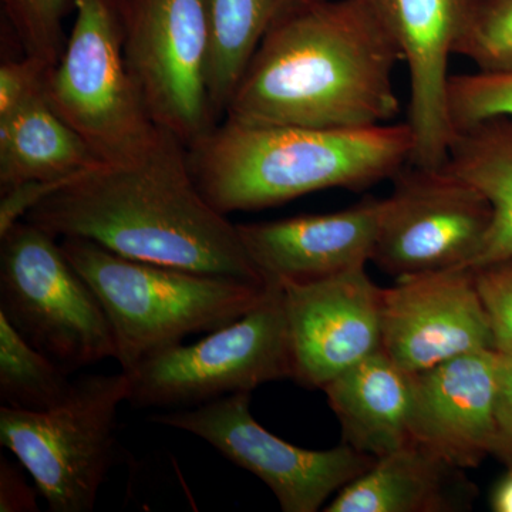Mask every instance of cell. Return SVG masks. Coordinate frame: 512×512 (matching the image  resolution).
<instances>
[{
  "label": "cell",
  "instance_id": "1",
  "mask_svg": "<svg viewBox=\"0 0 512 512\" xmlns=\"http://www.w3.org/2000/svg\"><path fill=\"white\" fill-rule=\"evenodd\" d=\"M25 221L124 258L265 284L238 225L195 183L188 147L165 128L134 156L96 165L57 188Z\"/></svg>",
  "mask_w": 512,
  "mask_h": 512
},
{
  "label": "cell",
  "instance_id": "2",
  "mask_svg": "<svg viewBox=\"0 0 512 512\" xmlns=\"http://www.w3.org/2000/svg\"><path fill=\"white\" fill-rule=\"evenodd\" d=\"M402 55L362 0H316L262 40L224 119L255 126L355 130L400 111Z\"/></svg>",
  "mask_w": 512,
  "mask_h": 512
},
{
  "label": "cell",
  "instance_id": "3",
  "mask_svg": "<svg viewBox=\"0 0 512 512\" xmlns=\"http://www.w3.org/2000/svg\"><path fill=\"white\" fill-rule=\"evenodd\" d=\"M413 148L409 123L330 130L224 119L188 147V160L202 195L228 215L330 188L365 190L410 163Z\"/></svg>",
  "mask_w": 512,
  "mask_h": 512
},
{
  "label": "cell",
  "instance_id": "4",
  "mask_svg": "<svg viewBox=\"0 0 512 512\" xmlns=\"http://www.w3.org/2000/svg\"><path fill=\"white\" fill-rule=\"evenodd\" d=\"M64 255L99 296L116 338L123 372H131L185 336L212 332L255 308L266 284L136 261L92 241L63 238Z\"/></svg>",
  "mask_w": 512,
  "mask_h": 512
},
{
  "label": "cell",
  "instance_id": "5",
  "mask_svg": "<svg viewBox=\"0 0 512 512\" xmlns=\"http://www.w3.org/2000/svg\"><path fill=\"white\" fill-rule=\"evenodd\" d=\"M76 19L45 83L47 103L103 163L134 156L158 126L128 69L123 0H72Z\"/></svg>",
  "mask_w": 512,
  "mask_h": 512
},
{
  "label": "cell",
  "instance_id": "6",
  "mask_svg": "<svg viewBox=\"0 0 512 512\" xmlns=\"http://www.w3.org/2000/svg\"><path fill=\"white\" fill-rule=\"evenodd\" d=\"M130 377L76 380L69 399L45 412L0 407V443L18 458L53 512H89L117 456V410Z\"/></svg>",
  "mask_w": 512,
  "mask_h": 512
},
{
  "label": "cell",
  "instance_id": "7",
  "mask_svg": "<svg viewBox=\"0 0 512 512\" xmlns=\"http://www.w3.org/2000/svg\"><path fill=\"white\" fill-rule=\"evenodd\" d=\"M0 241V313L13 328L69 373L116 359L99 296L57 238L23 220Z\"/></svg>",
  "mask_w": 512,
  "mask_h": 512
},
{
  "label": "cell",
  "instance_id": "8",
  "mask_svg": "<svg viewBox=\"0 0 512 512\" xmlns=\"http://www.w3.org/2000/svg\"><path fill=\"white\" fill-rule=\"evenodd\" d=\"M265 284L261 301L241 318L208 332L200 342L160 350L126 372L127 402L141 409H188L293 379L284 289L278 282Z\"/></svg>",
  "mask_w": 512,
  "mask_h": 512
},
{
  "label": "cell",
  "instance_id": "9",
  "mask_svg": "<svg viewBox=\"0 0 512 512\" xmlns=\"http://www.w3.org/2000/svg\"><path fill=\"white\" fill-rule=\"evenodd\" d=\"M390 181L372 261L397 279L471 268L493 222L483 192L447 164L407 163Z\"/></svg>",
  "mask_w": 512,
  "mask_h": 512
},
{
  "label": "cell",
  "instance_id": "10",
  "mask_svg": "<svg viewBox=\"0 0 512 512\" xmlns=\"http://www.w3.org/2000/svg\"><path fill=\"white\" fill-rule=\"evenodd\" d=\"M124 53L156 126L187 147L217 126L208 96L202 0H123Z\"/></svg>",
  "mask_w": 512,
  "mask_h": 512
},
{
  "label": "cell",
  "instance_id": "11",
  "mask_svg": "<svg viewBox=\"0 0 512 512\" xmlns=\"http://www.w3.org/2000/svg\"><path fill=\"white\" fill-rule=\"evenodd\" d=\"M151 420L207 441L235 466L264 481L285 512L319 511L330 495L365 474L376 460L346 443L330 450L286 443L254 419L251 393L229 394Z\"/></svg>",
  "mask_w": 512,
  "mask_h": 512
},
{
  "label": "cell",
  "instance_id": "12",
  "mask_svg": "<svg viewBox=\"0 0 512 512\" xmlns=\"http://www.w3.org/2000/svg\"><path fill=\"white\" fill-rule=\"evenodd\" d=\"M284 289L296 380L323 389L382 350V291L363 268Z\"/></svg>",
  "mask_w": 512,
  "mask_h": 512
},
{
  "label": "cell",
  "instance_id": "13",
  "mask_svg": "<svg viewBox=\"0 0 512 512\" xmlns=\"http://www.w3.org/2000/svg\"><path fill=\"white\" fill-rule=\"evenodd\" d=\"M392 37L410 73L414 148L410 163L447 164L453 128L447 113L448 62L481 0H362Z\"/></svg>",
  "mask_w": 512,
  "mask_h": 512
},
{
  "label": "cell",
  "instance_id": "14",
  "mask_svg": "<svg viewBox=\"0 0 512 512\" xmlns=\"http://www.w3.org/2000/svg\"><path fill=\"white\" fill-rule=\"evenodd\" d=\"M382 349L407 373L494 349L490 320L470 268L397 279L382 291Z\"/></svg>",
  "mask_w": 512,
  "mask_h": 512
},
{
  "label": "cell",
  "instance_id": "15",
  "mask_svg": "<svg viewBox=\"0 0 512 512\" xmlns=\"http://www.w3.org/2000/svg\"><path fill=\"white\" fill-rule=\"evenodd\" d=\"M500 352L477 350L413 375L412 439L460 468L497 453Z\"/></svg>",
  "mask_w": 512,
  "mask_h": 512
},
{
  "label": "cell",
  "instance_id": "16",
  "mask_svg": "<svg viewBox=\"0 0 512 512\" xmlns=\"http://www.w3.org/2000/svg\"><path fill=\"white\" fill-rule=\"evenodd\" d=\"M382 201L367 198L329 214L238 224V231L265 282L316 281L372 261Z\"/></svg>",
  "mask_w": 512,
  "mask_h": 512
},
{
  "label": "cell",
  "instance_id": "17",
  "mask_svg": "<svg viewBox=\"0 0 512 512\" xmlns=\"http://www.w3.org/2000/svg\"><path fill=\"white\" fill-rule=\"evenodd\" d=\"M477 491L464 474L419 443H407L336 494L326 512L468 511Z\"/></svg>",
  "mask_w": 512,
  "mask_h": 512
},
{
  "label": "cell",
  "instance_id": "18",
  "mask_svg": "<svg viewBox=\"0 0 512 512\" xmlns=\"http://www.w3.org/2000/svg\"><path fill=\"white\" fill-rule=\"evenodd\" d=\"M322 390L342 426V443L375 458L412 443L413 375L383 349Z\"/></svg>",
  "mask_w": 512,
  "mask_h": 512
},
{
  "label": "cell",
  "instance_id": "19",
  "mask_svg": "<svg viewBox=\"0 0 512 512\" xmlns=\"http://www.w3.org/2000/svg\"><path fill=\"white\" fill-rule=\"evenodd\" d=\"M99 164L45 94L0 119V192L29 181H70Z\"/></svg>",
  "mask_w": 512,
  "mask_h": 512
},
{
  "label": "cell",
  "instance_id": "20",
  "mask_svg": "<svg viewBox=\"0 0 512 512\" xmlns=\"http://www.w3.org/2000/svg\"><path fill=\"white\" fill-rule=\"evenodd\" d=\"M447 165L483 192L493 208L490 231L471 268L512 256V119L456 128Z\"/></svg>",
  "mask_w": 512,
  "mask_h": 512
},
{
  "label": "cell",
  "instance_id": "21",
  "mask_svg": "<svg viewBox=\"0 0 512 512\" xmlns=\"http://www.w3.org/2000/svg\"><path fill=\"white\" fill-rule=\"evenodd\" d=\"M210 28L208 96L224 119L239 79L264 37L286 16L316 0H202Z\"/></svg>",
  "mask_w": 512,
  "mask_h": 512
},
{
  "label": "cell",
  "instance_id": "22",
  "mask_svg": "<svg viewBox=\"0 0 512 512\" xmlns=\"http://www.w3.org/2000/svg\"><path fill=\"white\" fill-rule=\"evenodd\" d=\"M76 380L13 328L0 313V400L28 412L55 409L72 396Z\"/></svg>",
  "mask_w": 512,
  "mask_h": 512
},
{
  "label": "cell",
  "instance_id": "23",
  "mask_svg": "<svg viewBox=\"0 0 512 512\" xmlns=\"http://www.w3.org/2000/svg\"><path fill=\"white\" fill-rule=\"evenodd\" d=\"M72 0H2L3 13L25 56L55 66L66 45L63 20Z\"/></svg>",
  "mask_w": 512,
  "mask_h": 512
},
{
  "label": "cell",
  "instance_id": "24",
  "mask_svg": "<svg viewBox=\"0 0 512 512\" xmlns=\"http://www.w3.org/2000/svg\"><path fill=\"white\" fill-rule=\"evenodd\" d=\"M447 113L453 130L495 117L512 119V70L450 76Z\"/></svg>",
  "mask_w": 512,
  "mask_h": 512
},
{
  "label": "cell",
  "instance_id": "25",
  "mask_svg": "<svg viewBox=\"0 0 512 512\" xmlns=\"http://www.w3.org/2000/svg\"><path fill=\"white\" fill-rule=\"evenodd\" d=\"M456 55L471 60L478 72H511L512 0H481Z\"/></svg>",
  "mask_w": 512,
  "mask_h": 512
},
{
  "label": "cell",
  "instance_id": "26",
  "mask_svg": "<svg viewBox=\"0 0 512 512\" xmlns=\"http://www.w3.org/2000/svg\"><path fill=\"white\" fill-rule=\"evenodd\" d=\"M470 269L490 320L494 349L512 355V256Z\"/></svg>",
  "mask_w": 512,
  "mask_h": 512
},
{
  "label": "cell",
  "instance_id": "27",
  "mask_svg": "<svg viewBox=\"0 0 512 512\" xmlns=\"http://www.w3.org/2000/svg\"><path fill=\"white\" fill-rule=\"evenodd\" d=\"M50 64L25 56L5 60L0 66V119L20 109L23 104L45 94Z\"/></svg>",
  "mask_w": 512,
  "mask_h": 512
},
{
  "label": "cell",
  "instance_id": "28",
  "mask_svg": "<svg viewBox=\"0 0 512 512\" xmlns=\"http://www.w3.org/2000/svg\"><path fill=\"white\" fill-rule=\"evenodd\" d=\"M497 424L498 447L495 456L512 467V355H501L500 359Z\"/></svg>",
  "mask_w": 512,
  "mask_h": 512
},
{
  "label": "cell",
  "instance_id": "29",
  "mask_svg": "<svg viewBox=\"0 0 512 512\" xmlns=\"http://www.w3.org/2000/svg\"><path fill=\"white\" fill-rule=\"evenodd\" d=\"M0 511H39L35 488L30 487L19 468L5 457L0 460Z\"/></svg>",
  "mask_w": 512,
  "mask_h": 512
},
{
  "label": "cell",
  "instance_id": "30",
  "mask_svg": "<svg viewBox=\"0 0 512 512\" xmlns=\"http://www.w3.org/2000/svg\"><path fill=\"white\" fill-rule=\"evenodd\" d=\"M491 507L497 512H512V467L507 476L501 478L491 497Z\"/></svg>",
  "mask_w": 512,
  "mask_h": 512
}]
</instances>
